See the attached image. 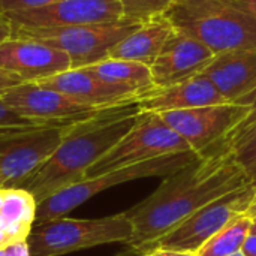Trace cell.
<instances>
[{
  "label": "cell",
  "instance_id": "1",
  "mask_svg": "<svg viewBox=\"0 0 256 256\" xmlns=\"http://www.w3.org/2000/svg\"><path fill=\"white\" fill-rule=\"evenodd\" d=\"M252 184L232 147L222 141L194 164L165 177L150 196L124 212L134 228L128 248L147 252L200 208Z\"/></svg>",
  "mask_w": 256,
  "mask_h": 256
},
{
  "label": "cell",
  "instance_id": "2",
  "mask_svg": "<svg viewBox=\"0 0 256 256\" xmlns=\"http://www.w3.org/2000/svg\"><path fill=\"white\" fill-rule=\"evenodd\" d=\"M140 112L135 100L72 123L57 150L24 189L39 204L57 190L84 180L87 170L132 129Z\"/></svg>",
  "mask_w": 256,
  "mask_h": 256
},
{
  "label": "cell",
  "instance_id": "3",
  "mask_svg": "<svg viewBox=\"0 0 256 256\" xmlns=\"http://www.w3.org/2000/svg\"><path fill=\"white\" fill-rule=\"evenodd\" d=\"M164 16L176 30L200 40L214 56L256 48V20L228 0H174Z\"/></svg>",
  "mask_w": 256,
  "mask_h": 256
},
{
  "label": "cell",
  "instance_id": "4",
  "mask_svg": "<svg viewBox=\"0 0 256 256\" xmlns=\"http://www.w3.org/2000/svg\"><path fill=\"white\" fill-rule=\"evenodd\" d=\"M200 156L201 154L195 152L166 154V156L156 158L147 162L129 165V166L118 168V170H114L100 176L84 178L75 184L66 186L38 204L34 226L64 218L68 213L75 210L78 206H81L92 196L106 189H111L117 184H123L132 180L147 178V177L165 178L177 172L178 170L194 164L195 160L200 159Z\"/></svg>",
  "mask_w": 256,
  "mask_h": 256
},
{
  "label": "cell",
  "instance_id": "5",
  "mask_svg": "<svg viewBox=\"0 0 256 256\" xmlns=\"http://www.w3.org/2000/svg\"><path fill=\"white\" fill-rule=\"evenodd\" d=\"M134 228L126 213L99 219H57L33 226L27 237L30 256H64L78 250L124 243Z\"/></svg>",
  "mask_w": 256,
  "mask_h": 256
},
{
  "label": "cell",
  "instance_id": "6",
  "mask_svg": "<svg viewBox=\"0 0 256 256\" xmlns=\"http://www.w3.org/2000/svg\"><path fill=\"white\" fill-rule=\"evenodd\" d=\"M142 22L122 18L111 22L63 27H14V38H28L48 44L70 58L72 69L87 68L108 58L110 51Z\"/></svg>",
  "mask_w": 256,
  "mask_h": 256
},
{
  "label": "cell",
  "instance_id": "7",
  "mask_svg": "<svg viewBox=\"0 0 256 256\" xmlns=\"http://www.w3.org/2000/svg\"><path fill=\"white\" fill-rule=\"evenodd\" d=\"M184 152H192L189 144L159 114L141 111L132 129L87 170L84 178Z\"/></svg>",
  "mask_w": 256,
  "mask_h": 256
},
{
  "label": "cell",
  "instance_id": "8",
  "mask_svg": "<svg viewBox=\"0 0 256 256\" xmlns=\"http://www.w3.org/2000/svg\"><path fill=\"white\" fill-rule=\"evenodd\" d=\"M70 124L0 135V188H26L57 150Z\"/></svg>",
  "mask_w": 256,
  "mask_h": 256
},
{
  "label": "cell",
  "instance_id": "9",
  "mask_svg": "<svg viewBox=\"0 0 256 256\" xmlns=\"http://www.w3.org/2000/svg\"><path fill=\"white\" fill-rule=\"evenodd\" d=\"M255 195L254 184L219 198L200 208L172 231L160 237L150 249L160 248L196 254L214 234L231 220L246 214ZM148 249V250H150Z\"/></svg>",
  "mask_w": 256,
  "mask_h": 256
},
{
  "label": "cell",
  "instance_id": "10",
  "mask_svg": "<svg viewBox=\"0 0 256 256\" xmlns=\"http://www.w3.org/2000/svg\"><path fill=\"white\" fill-rule=\"evenodd\" d=\"M250 106L242 104H218L159 116L189 144L195 153H206L225 141L249 116Z\"/></svg>",
  "mask_w": 256,
  "mask_h": 256
},
{
  "label": "cell",
  "instance_id": "11",
  "mask_svg": "<svg viewBox=\"0 0 256 256\" xmlns=\"http://www.w3.org/2000/svg\"><path fill=\"white\" fill-rule=\"evenodd\" d=\"M0 99L20 116L45 124H69L102 111L86 106L38 82H21Z\"/></svg>",
  "mask_w": 256,
  "mask_h": 256
},
{
  "label": "cell",
  "instance_id": "12",
  "mask_svg": "<svg viewBox=\"0 0 256 256\" xmlns=\"http://www.w3.org/2000/svg\"><path fill=\"white\" fill-rule=\"evenodd\" d=\"M8 15L14 27H63L118 21L124 10L122 0H58Z\"/></svg>",
  "mask_w": 256,
  "mask_h": 256
},
{
  "label": "cell",
  "instance_id": "13",
  "mask_svg": "<svg viewBox=\"0 0 256 256\" xmlns=\"http://www.w3.org/2000/svg\"><path fill=\"white\" fill-rule=\"evenodd\" d=\"M0 69L20 76L24 82H39L72 69L66 52L28 38H9L0 42Z\"/></svg>",
  "mask_w": 256,
  "mask_h": 256
},
{
  "label": "cell",
  "instance_id": "14",
  "mask_svg": "<svg viewBox=\"0 0 256 256\" xmlns=\"http://www.w3.org/2000/svg\"><path fill=\"white\" fill-rule=\"evenodd\" d=\"M214 54L200 40L174 28L150 66L156 87H168L201 74Z\"/></svg>",
  "mask_w": 256,
  "mask_h": 256
},
{
  "label": "cell",
  "instance_id": "15",
  "mask_svg": "<svg viewBox=\"0 0 256 256\" xmlns=\"http://www.w3.org/2000/svg\"><path fill=\"white\" fill-rule=\"evenodd\" d=\"M38 84L60 92L70 99L94 110H105L135 102L140 98V94L134 90L105 82L87 68L69 69L42 80Z\"/></svg>",
  "mask_w": 256,
  "mask_h": 256
},
{
  "label": "cell",
  "instance_id": "16",
  "mask_svg": "<svg viewBox=\"0 0 256 256\" xmlns=\"http://www.w3.org/2000/svg\"><path fill=\"white\" fill-rule=\"evenodd\" d=\"M218 104H226V100L204 74H198L168 87H154L138 98L141 111L156 114Z\"/></svg>",
  "mask_w": 256,
  "mask_h": 256
},
{
  "label": "cell",
  "instance_id": "17",
  "mask_svg": "<svg viewBox=\"0 0 256 256\" xmlns=\"http://www.w3.org/2000/svg\"><path fill=\"white\" fill-rule=\"evenodd\" d=\"M201 74L210 78L226 102L240 104L256 90V48L216 54Z\"/></svg>",
  "mask_w": 256,
  "mask_h": 256
},
{
  "label": "cell",
  "instance_id": "18",
  "mask_svg": "<svg viewBox=\"0 0 256 256\" xmlns=\"http://www.w3.org/2000/svg\"><path fill=\"white\" fill-rule=\"evenodd\" d=\"M172 32L174 27L164 15L156 16L150 21L142 22L136 30L122 39L110 51L108 57L138 62L152 66Z\"/></svg>",
  "mask_w": 256,
  "mask_h": 256
},
{
  "label": "cell",
  "instance_id": "19",
  "mask_svg": "<svg viewBox=\"0 0 256 256\" xmlns=\"http://www.w3.org/2000/svg\"><path fill=\"white\" fill-rule=\"evenodd\" d=\"M38 202L24 188H0V246L27 240L36 220Z\"/></svg>",
  "mask_w": 256,
  "mask_h": 256
},
{
  "label": "cell",
  "instance_id": "20",
  "mask_svg": "<svg viewBox=\"0 0 256 256\" xmlns=\"http://www.w3.org/2000/svg\"><path fill=\"white\" fill-rule=\"evenodd\" d=\"M87 69L92 70L96 76H99L105 82L126 87L129 90H134L140 96L156 87L150 66L138 62L108 57L105 60L87 66Z\"/></svg>",
  "mask_w": 256,
  "mask_h": 256
},
{
  "label": "cell",
  "instance_id": "21",
  "mask_svg": "<svg viewBox=\"0 0 256 256\" xmlns=\"http://www.w3.org/2000/svg\"><path fill=\"white\" fill-rule=\"evenodd\" d=\"M252 222L254 220L244 214L231 220L196 252V256H230L240 252L250 234Z\"/></svg>",
  "mask_w": 256,
  "mask_h": 256
},
{
  "label": "cell",
  "instance_id": "22",
  "mask_svg": "<svg viewBox=\"0 0 256 256\" xmlns=\"http://www.w3.org/2000/svg\"><path fill=\"white\" fill-rule=\"evenodd\" d=\"M230 146L236 153L237 162L248 171L252 183L256 177V124L236 136Z\"/></svg>",
  "mask_w": 256,
  "mask_h": 256
},
{
  "label": "cell",
  "instance_id": "23",
  "mask_svg": "<svg viewBox=\"0 0 256 256\" xmlns=\"http://www.w3.org/2000/svg\"><path fill=\"white\" fill-rule=\"evenodd\" d=\"M174 0H122L124 16L138 22L162 16Z\"/></svg>",
  "mask_w": 256,
  "mask_h": 256
},
{
  "label": "cell",
  "instance_id": "24",
  "mask_svg": "<svg viewBox=\"0 0 256 256\" xmlns=\"http://www.w3.org/2000/svg\"><path fill=\"white\" fill-rule=\"evenodd\" d=\"M45 126H52V124H45V123L28 120L20 116L18 112H15L0 99V135L28 130V129H38V128H45Z\"/></svg>",
  "mask_w": 256,
  "mask_h": 256
},
{
  "label": "cell",
  "instance_id": "25",
  "mask_svg": "<svg viewBox=\"0 0 256 256\" xmlns=\"http://www.w3.org/2000/svg\"><path fill=\"white\" fill-rule=\"evenodd\" d=\"M242 105H249L250 106V112H249V116L246 117V120L224 141L225 144H228L230 146V142L236 138V136H238V135H242L243 132H246L248 129H250L254 124H256V90L250 94V96H248L246 99H243L242 102H240Z\"/></svg>",
  "mask_w": 256,
  "mask_h": 256
},
{
  "label": "cell",
  "instance_id": "26",
  "mask_svg": "<svg viewBox=\"0 0 256 256\" xmlns=\"http://www.w3.org/2000/svg\"><path fill=\"white\" fill-rule=\"evenodd\" d=\"M56 2L58 0H2V6L8 14H10V12H21V10H30V9L48 6Z\"/></svg>",
  "mask_w": 256,
  "mask_h": 256
},
{
  "label": "cell",
  "instance_id": "27",
  "mask_svg": "<svg viewBox=\"0 0 256 256\" xmlns=\"http://www.w3.org/2000/svg\"><path fill=\"white\" fill-rule=\"evenodd\" d=\"M0 256H30L27 240H18L0 246Z\"/></svg>",
  "mask_w": 256,
  "mask_h": 256
},
{
  "label": "cell",
  "instance_id": "28",
  "mask_svg": "<svg viewBox=\"0 0 256 256\" xmlns=\"http://www.w3.org/2000/svg\"><path fill=\"white\" fill-rule=\"evenodd\" d=\"M21 82H24V81H22L20 76H16V75L10 74V72H8V70L0 69V98H2L6 92H9L10 88L20 86Z\"/></svg>",
  "mask_w": 256,
  "mask_h": 256
},
{
  "label": "cell",
  "instance_id": "29",
  "mask_svg": "<svg viewBox=\"0 0 256 256\" xmlns=\"http://www.w3.org/2000/svg\"><path fill=\"white\" fill-rule=\"evenodd\" d=\"M12 33H14V26L9 20L8 12L3 9L2 0H0V42L12 38Z\"/></svg>",
  "mask_w": 256,
  "mask_h": 256
},
{
  "label": "cell",
  "instance_id": "30",
  "mask_svg": "<svg viewBox=\"0 0 256 256\" xmlns=\"http://www.w3.org/2000/svg\"><path fill=\"white\" fill-rule=\"evenodd\" d=\"M136 252V250H135ZM140 254V252H138ZM141 256H196V254L194 252H180V250H170V249H160V248H154L150 249L144 254H141Z\"/></svg>",
  "mask_w": 256,
  "mask_h": 256
},
{
  "label": "cell",
  "instance_id": "31",
  "mask_svg": "<svg viewBox=\"0 0 256 256\" xmlns=\"http://www.w3.org/2000/svg\"><path fill=\"white\" fill-rule=\"evenodd\" d=\"M228 2L236 8H238L242 12L256 20V0H228Z\"/></svg>",
  "mask_w": 256,
  "mask_h": 256
},
{
  "label": "cell",
  "instance_id": "32",
  "mask_svg": "<svg viewBox=\"0 0 256 256\" xmlns=\"http://www.w3.org/2000/svg\"><path fill=\"white\" fill-rule=\"evenodd\" d=\"M242 252L246 256H256V232H250L242 248Z\"/></svg>",
  "mask_w": 256,
  "mask_h": 256
},
{
  "label": "cell",
  "instance_id": "33",
  "mask_svg": "<svg viewBox=\"0 0 256 256\" xmlns=\"http://www.w3.org/2000/svg\"><path fill=\"white\" fill-rule=\"evenodd\" d=\"M254 189H255V186H254ZM244 216H248V218H250V219H256V189L255 195H254V200H252V202H250V206H249V208H248V212H246Z\"/></svg>",
  "mask_w": 256,
  "mask_h": 256
},
{
  "label": "cell",
  "instance_id": "34",
  "mask_svg": "<svg viewBox=\"0 0 256 256\" xmlns=\"http://www.w3.org/2000/svg\"><path fill=\"white\" fill-rule=\"evenodd\" d=\"M117 256H141V254H138V252H135L134 249L128 248V250H126V252H123V254H120V255H117Z\"/></svg>",
  "mask_w": 256,
  "mask_h": 256
},
{
  "label": "cell",
  "instance_id": "35",
  "mask_svg": "<svg viewBox=\"0 0 256 256\" xmlns=\"http://www.w3.org/2000/svg\"><path fill=\"white\" fill-rule=\"evenodd\" d=\"M252 228H250V232H256V219H252Z\"/></svg>",
  "mask_w": 256,
  "mask_h": 256
},
{
  "label": "cell",
  "instance_id": "36",
  "mask_svg": "<svg viewBox=\"0 0 256 256\" xmlns=\"http://www.w3.org/2000/svg\"><path fill=\"white\" fill-rule=\"evenodd\" d=\"M230 256H246V255L240 250V252H236V254H232V255H230Z\"/></svg>",
  "mask_w": 256,
  "mask_h": 256
}]
</instances>
